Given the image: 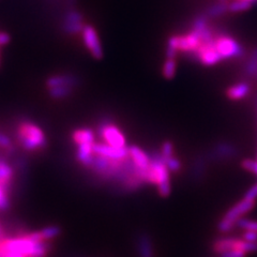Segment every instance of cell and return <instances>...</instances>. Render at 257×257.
<instances>
[{"mask_svg": "<svg viewBox=\"0 0 257 257\" xmlns=\"http://www.w3.org/2000/svg\"><path fill=\"white\" fill-rule=\"evenodd\" d=\"M150 164L148 168V184H157L161 197H168L172 193L171 172L165 165L161 151L155 150L149 155Z\"/></svg>", "mask_w": 257, "mask_h": 257, "instance_id": "1", "label": "cell"}, {"mask_svg": "<svg viewBox=\"0 0 257 257\" xmlns=\"http://www.w3.org/2000/svg\"><path fill=\"white\" fill-rule=\"evenodd\" d=\"M18 141L27 151H37L46 147L47 141L43 130L31 121H23L18 127Z\"/></svg>", "mask_w": 257, "mask_h": 257, "instance_id": "2", "label": "cell"}, {"mask_svg": "<svg viewBox=\"0 0 257 257\" xmlns=\"http://www.w3.org/2000/svg\"><path fill=\"white\" fill-rule=\"evenodd\" d=\"M202 43V38L196 30H191L186 35L172 36L167 40L166 57H174L179 51L192 55Z\"/></svg>", "mask_w": 257, "mask_h": 257, "instance_id": "3", "label": "cell"}, {"mask_svg": "<svg viewBox=\"0 0 257 257\" xmlns=\"http://www.w3.org/2000/svg\"><path fill=\"white\" fill-rule=\"evenodd\" d=\"M256 205V200L243 197L236 205L228 209V211L224 214L223 218L218 223V229L221 232H229L236 227L237 222L243 216L253 210Z\"/></svg>", "mask_w": 257, "mask_h": 257, "instance_id": "4", "label": "cell"}, {"mask_svg": "<svg viewBox=\"0 0 257 257\" xmlns=\"http://www.w3.org/2000/svg\"><path fill=\"white\" fill-rule=\"evenodd\" d=\"M98 133L105 144L112 147H124L125 138L121 130L111 120L104 118L98 124Z\"/></svg>", "mask_w": 257, "mask_h": 257, "instance_id": "5", "label": "cell"}, {"mask_svg": "<svg viewBox=\"0 0 257 257\" xmlns=\"http://www.w3.org/2000/svg\"><path fill=\"white\" fill-rule=\"evenodd\" d=\"M215 48L220 54L222 60L229 58L242 57L244 48L236 39L228 35H220L214 39Z\"/></svg>", "mask_w": 257, "mask_h": 257, "instance_id": "6", "label": "cell"}, {"mask_svg": "<svg viewBox=\"0 0 257 257\" xmlns=\"http://www.w3.org/2000/svg\"><path fill=\"white\" fill-rule=\"evenodd\" d=\"M238 148L228 142H219L209 149L206 157L209 162H224L238 156Z\"/></svg>", "mask_w": 257, "mask_h": 257, "instance_id": "7", "label": "cell"}, {"mask_svg": "<svg viewBox=\"0 0 257 257\" xmlns=\"http://www.w3.org/2000/svg\"><path fill=\"white\" fill-rule=\"evenodd\" d=\"M82 34L84 44L92 55V57L101 59L103 57V48L95 28L92 25H85Z\"/></svg>", "mask_w": 257, "mask_h": 257, "instance_id": "8", "label": "cell"}, {"mask_svg": "<svg viewBox=\"0 0 257 257\" xmlns=\"http://www.w3.org/2000/svg\"><path fill=\"white\" fill-rule=\"evenodd\" d=\"M85 25L84 16L78 10L70 9L63 15L61 28L67 34H77L83 31Z\"/></svg>", "mask_w": 257, "mask_h": 257, "instance_id": "9", "label": "cell"}, {"mask_svg": "<svg viewBox=\"0 0 257 257\" xmlns=\"http://www.w3.org/2000/svg\"><path fill=\"white\" fill-rule=\"evenodd\" d=\"M93 152L95 155L107 157L114 160H122L130 155L128 147H112L105 143H94Z\"/></svg>", "mask_w": 257, "mask_h": 257, "instance_id": "10", "label": "cell"}, {"mask_svg": "<svg viewBox=\"0 0 257 257\" xmlns=\"http://www.w3.org/2000/svg\"><path fill=\"white\" fill-rule=\"evenodd\" d=\"M135 248L139 257H155V245L150 235L146 231H141L135 239Z\"/></svg>", "mask_w": 257, "mask_h": 257, "instance_id": "11", "label": "cell"}, {"mask_svg": "<svg viewBox=\"0 0 257 257\" xmlns=\"http://www.w3.org/2000/svg\"><path fill=\"white\" fill-rule=\"evenodd\" d=\"M46 87L51 88L55 86H71L76 87L78 85V77L71 73H61L52 75L46 79Z\"/></svg>", "mask_w": 257, "mask_h": 257, "instance_id": "12", "label": "cell"}, {"mask_svg": "<svg viewBox=\"0 0 257 257\" xmlns=\"http://www.w3.org/2000/svg\"><path fill=\"white\" fill-rule=\"evenodd\" d=\"M128 151H130V157L134 161L136 166H138L140 170L146 172L150 164L149 155H147L146 152L141 149L139 146H135V145L128 146Z\"/></svg>", "mask_w": 257, "mask_h": 257, "instance_id": "13", "label": "cell"}, {"mask_svg": "<svg viewBox=\"0 0 257 257\" xmlns=\"http://www.w3.org/2000/svg\"><path fill=\"white\" fill-rule=\"evenodd\" d=\"M208 163H209V161H208L206 155H198L195 158L194 162H193V165H192V171H191L192 180H194L195 182H198V181L204 179Z\"/></svg>", "mask_w": 257, "mask_h": 257, "instance_id": "14", "label": "cell"}, {"mask_svg": "<svg viewBox=\"0 0 257 257\" xmlns=\"http://www.w3.org/2000/svg\"><path fill=\"white\" fill-rule=\"evenodd\" d=\"M93 144H82L77 145V150H76V159L78 162L84 165L85 167L89 168L92 160L94 157L93 152Z\"/></svg>", "mask_w": 257, "mask_h": 257, "instance_id": "15", "label": "cell"}, {"mask_svg": "<svg viewBox=\"0 0 257 257\" xmlns=\"http://www.w3.org/2000/svg\"><path fill=\"white\" fill-rule=\"evenodd\" d=\"M251 87L245 82H240L232 86H229L226 89V95L230 100H241L250 93Z\"/></svg>", "mask_w": 257, "mask_h": 257, "instance_id": "16", "label": "cell"}, {"mask_svg": "<svg viewBox=\"0 0 257 257\" xmlns=\"http://www.w3.org/2000/svg\"><path fill=\"white\" fill-rule=\"evenodd\" d=\"M72 140H73L76 146L82 144H93L95 143L94 131L89 127L76 128V130L72 133Z\"/></svg>", "mask_w": 257, "mask_h": 257, "instance_id": "17", "label": "cell"}, {"mask_svg": "<svg viewBox=\"0 0 257 257\" xmlns=\"http://www.w3.org/2000/svg\"><path fill=\"white\" fill-rule=\"evenodd\" d=\"M14 171L6 161L0 160V186L9 192L10 183L13 179Z\"/></svg>", "mask_w": 257, "mask_h": 257, "instance_id": "18", "label": "cell"}, {"mask_svg": "<svg viewBox=\"0 0 257 257\" xmlns=\"http://www.w3.org/2000/svg\"><path fill=\"white\" fill-rule=\"evenodd\" d=\"M237 239L238 238L227 237V238H220L218 240H215L212 243V251L220 255L224 252L232 250V248H236Z\"/></svg>", "mask_w": 257, "mask_h": 257, "instance_id": "19", "label": "cell"}, {"mask_svg": "<svg viewBox=\"0 0 257 257\" xmlns=\"http://www.w3.org/2000/svg\"><path fill=\"white\" fill-rule=\"evenodd\" d=\"M228 12V2H219L215 3L211 6H209L205 14L208 18H219V16L224 15L225 13Z\"/></svg>", "mask_w": 257, "mask_h": 257, "instance_id": "20", "label": "cell"}, {"mask_svg": "<svg viewBox=\"0 0 257 257\" xmlns=\"http://www.w3.org/2000/svg\"><path fill=\"white\" fill-rule=\"evenodd\" d=\"M244 73L247 77H256L257 75V48L251 52L244 66Z\"/></svg>", "mask_w": 257, "mask_h": 257, "instance_id": "21", "label": "cell"}, {"mask_svg": "<svg viewBox=\"0 0 257 257\" xmlns=\"http://www.w3.org/2000/svg\"><path fill=\"white\" fill-rule=\"evenodd\" d=\"M74 90V87L71 86H55L48 88V93L54 99H63L69 96Z\"/></svg>", "mask_w": 257, "mask_h": 257, "instance_id": "22", "label": "cell"}, {"mask_svg": "<svg viewBox=\"0 0 257 257\" xmlns=\"http://www.w3.org/2000/svg\"><path fill=\"white\" fill-rule=\"evenodd\" d=\"M177 71V61L174 57H166L162 67V74L165 78L172 79Z\"/></svg>", "mask_w": 257, "mask_h": 257, "instance_id": "23", "label": "cell"}, {"mask_svg": "<svg viewBox=\"0 0 257 257\" xmlns=\"http://www.w3.org/2000/svg\"><path fill=\"white\" fill-rule=\"evenodd\" d=\"M252 7L253 5L251 3L245 2V0H234V2L228 3V12H244L250 10Z\"/></svg>", "mask_w": 257, "mask_h": 257, "instance_id": "24", "label": "cell"}, {"mask_svg": "<svg viewBox=\"0 0 257 257\" xmlns=\"http://www.w3.org/2000/svg\"><path fill=\"white\" fill-rule=\"evenodd\" d=\"M41 232V236L43 240L45 241H51L55 238H57L61 234V229L59 226H56V225H52V226H46L40 230Z\"/></svg>", "mask_w": 257, "mask_h": 257, "instance_id": "25", "label": "cell"}, {"mask_svg": "<svg viewBox=\"0 0 257 257\" xmlns=\"http://www.w3.org/2000/svg\"><path fill=\"white\" fill-rule=\"evenodd\" d=\"M51 244L48 241H39L36 242L35 245V251L32 254V257H46L47 254L51 251Z\"/></svg>", "mask_w": 257, "mask_h": 257, "instance_id": "26", "label": "cell"}, {"mask_svg": "<svg viewBox=\"0 0 257 257\" xmlns=\"http://www.w3.org/2000/svg\"><path fill=\"white\" fill-rule=\"evenodd\" d=\"M208 19L209 18L205 13L197 15L196 18L194 19V21H193V24H192L193 28L192 29L193 30H196L197 32L204 31L205 29H207L209 27V25H208Z\"/></svg>", "mask_w": 257, "mask_h": 257, "instance_id": "27", "label": "cell"}, {"mask_svg": "<svg viewBox=\"0 0 257 257\" xmlns=\"http://www.w3.org/2000/svg\"><path fill=\"white\" fill-rule=\"evenodd\" d=\"M236 227L242 229V230H250V231H256L257 232V220H252V219H245V218H241L237 224Z\"/></svg>", "mask_w": 257, "mask_h": 257, "instance_id": "28", "label": "cell"}, {"mask_svg": "<svg viewBox=\"0 0 257 257\" xmlns=\"http://www.w3.org/2000/svg\"><path fill=\"white\" fill-rule=\"evenodd\" d=\"M164 162L171 173H178L181 170V162L174 156L164 159Z\"/></svg>", "mask_w": 257, "mask_h": 257, "instance_id": "29", "label": "cell"}, {"mask_svg": "<svg viewBox=\"0 0 257 257\" xmlns=\"http://www.w3.org/2000/svg\"><path fill=\"white\" fill-rule=\"evenodd\" d=\"M241 166H242L245 171L257 176V160L244 159L242 160V162H241Z\"/></svg>", "mask_w": 257, "mask_h": 257, "instance_id": "30", "label": "cell"}, {"mask_svg": "<svg viewBox=\"0 0 257 257\" xmlns=\"http://www.w3.org/2000/svg\"><path fill=\"white\" fill-rule=\"evenodd\" d=\"M161 154H162L163 158H170L172 156H174V145L172 142L170 141H166L163 143L162 145V148H161Z\"/></svg>", "mask_w": 257, "mask_h": 257, "instance_id": "31", "label": "cell"}, {"mask_svg": "<svg viewBox=\"0 0 257 257\" xmlns=\"http://www.w3.org/2000/svg\"><path fill=\"white\" fill-rule=\"evenodd\" d=\"M246 253L238 250V248H232V250L226 251L222 254H220V257H246Z\"/></svg>", "mask_w": 257, "mask_h": 257, "instance_id": "32", "label": "cell"}, {"mask_svg": "<svg viewBox=\"0 0 257 257\" xmlns=\"http://www.w3.org/2000/svg\"><path fill=\"white\" fill-rule=\"evenodd\" d=\"M0 147L5 148V149H12V142L11 140L8 138V136L4 133H0Z\"/></svg>", "mask_w": 257, "mask_h": 257, "instance_id": "33", "label": "cell"}, {"mask_svg": "<svg viewBox=\"0 0 257 257\" xmlns=\"http://www.w3.org/2000/svg\"><path fill=\"white\" fill-rule=\"evenodd\" d=\"M242 239L247 242H257V232L245 230L242 235Z\"/></svg>", "mask_w": 257, "mask_h": 257, "instance_id": "34", "label": "cell"}, {"mask_svg": "<svg viewBox=\"0 0 257 257\" xmlns=\"http://www.w3.org/2000/svg\"><path fill=\"white\" fill-rule=\"evenodd\" d=\"M244 197L248 199H253V200L257 199V182L246 191Z\"/></svg>", "mask_w": 257, "mask_h": 257, "instance_id": "35", "label": "cell"}, {"mask_svg": "<svg viewBox=\"0 0 257 257\" xmlns=\"http://www.w3.org/2000/svg\"><path fill=\"white\" fill-rule=\"evenodd\" d=\"M6 194H9V192H8L7 190H5L2 186H0V202H2L3 197H4Z\"/></svg>", "mask_w": 257, "mask_h": 257, "instance_id": "36", "label": "cell"}, {"mask_svg": "<svg viewBox=\"0 0 257 257\" xmlns=\"http://www.w3.org/2000/svg\"><path fill=\"white\" fill-rule=\"evenodd\" d=\"M3 238H4V231L2 228V225H0V240H2Z\"/></svg>", "mask_w": 257, "mask_h": 257, "instance_id": "37", "label": "cell"}, {"mask_svg": "<svg viewBox=\"0 0 257 257\" xmlns=\"http://www.w3.org/2000/svg\"><path fill=\"white\" fill-rule=\"evenodd\" d=\"M245 2H248V3H251V4L253 5V6L257 4V0H245Z\"/></svg>", "mask_w": 257, "mask_h": 257, "instance_id": "38", "label": "cell"}, {"mask_svg": "<svg viewBox=\"0 0 257 257\" xmlns=\"http://www.w3.org/2000/svg\"><path fill=\"white\" fill-rule=\"evenodd\" d=\"M68 2H69L70 4H74V2H75V0H68Z\"/></svg>", "mask_w": 257, "mask_h": 257, "instance_id": "39", "label": "cell"}, {"mask_svg": "<svg viewBox=\"0 0 257 257\" xmlns=\"http://www.w3.org/2000/svg\"><path fill=\"white\" fill-rule=\"evenodd\" d=\"M220 2H227V0H220Z\"/></svg>", "mask_w": 257, "mask_h": 257, "instance_id": "40", "label": "cell"}, {"mask_svg": "<svg viewBox=\"0 0 257 257\" xmlns=\"http://www.w3.org/2000/svg\"><path fill=\"white\" fill-rule=\"evenodd\" d=\"M0 63H2V61H0Z\"/></svg>", "mask_w": 257, "mask_h": 257, "instance_id": "41", "label": "cell"}, {"mask_svg": "<svg viewBox=\"0 0 257 257\" xmlns=\"http://www.w3.org/2000/svg\"><path fill=\"white\" fill-rule=\"evenodd\" d=\"M256 78H257V75H256Z\"/></svg>", "mask_w": 257, "mask_h": 257, "instance_id": "42", "label": "cell"}, {"mask_svg": "<svg viewBox=\"0 0 257 257\" xmlns=\"http://www.w3.org/2000/svg\"><path fill=\"white\" fill-rule=\"evenodd\" d=\"M31 257H32V256H31Z\"/></svg>", "mask_w": 257, "mask_h": 257, "instance_id": "43", "label": "cell"}, {"mask_svg": "<svg viewBox=\"0 0 257 257\" xmlns=\"http://www.w3.org/2000/svg\"><path fill=\"white\" fill-rule=\"evenodd\" d=\"M256 160H257V159H256Z\"/></svg>", "mask_w": 257, "mask_h": 257, "instance_id": "44", "label": "cell"}]
</instances>
